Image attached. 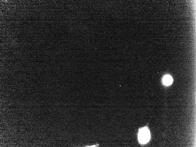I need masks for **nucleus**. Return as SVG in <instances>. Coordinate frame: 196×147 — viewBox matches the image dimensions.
Instances as JSON below:
<instances>
[{
    "label": "nucleus",
    "instance_id": "1",
    "mask_svg": "<svg viewBox=\"0 0 196 147\" xmlns=\"http://www.w3.org/2000/svg\"><path fill=\"white\" fill-rule=\"evenodd\" d=\"M150 138V134L149 129L147 127L141 129L138 133V139L141 143L144 144L148 141Z\"/></svg>",
    "mask_w": 196,
    "mask_h": 147
},
{
    "label": "nucleus",
    "instance_id": "2",
    "mask_svg": "<svg viewBox=\"0 0 196 147\" xmlns=\"http://www.w3.org/2000/svg\"><path fill=\"white\" fill-rule=\"evenodd\" d=\"M173 81V79L172 77L169 75H165L163 79V84L166 86H168L171 84Z\"/></svg>",
    "mask_w": 196,
    "mask_h": 147
}]
</instances>
